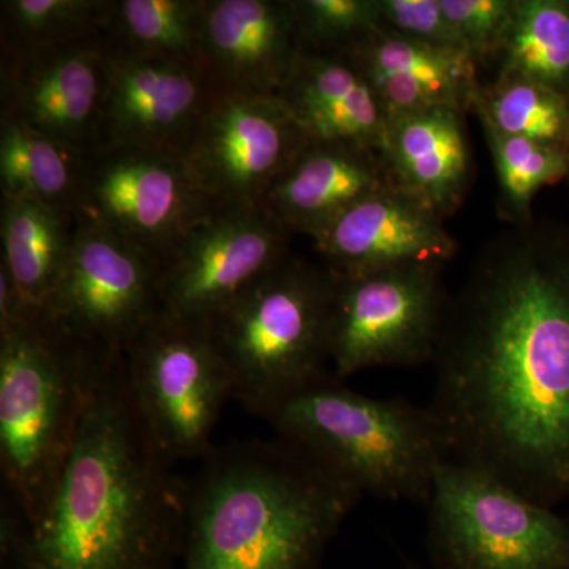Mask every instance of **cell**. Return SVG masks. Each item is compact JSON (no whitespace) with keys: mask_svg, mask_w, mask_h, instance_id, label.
Here are the masks:
<instances>
[{"mask_svg":"<svg viewBox=\"0 0 569 569\" xmlns=\"http://www.w3.org/2000/svg\"><path fill=\"white\" fill-rule=\"evenodd\" d=\"M81 153L0 116L2 197H32L74 213Z\"/></svg>","mask_w":569,"mask_h":569,"instance_id":"d4e9b609","label":"cell"},{"mask_svg":"<svg viewBox=\"0 0 569 569\" xmlns=\"http://www.w3.org/2000/svg\"><path fill=\"white\" fill-rule=\"evenodd\" d=\"M302 51L343 54L380 29L377 0H293Z\"/></svg>","mask_w":569,"mask_h":569,"instance_id":"f1b7e54d","label":"cell"},{"mask_svg":"<svg viewBox=\"0 0 569 569\" xmlns=\"http://www.w3.org/2000/svg\"><path fill=\"white\" fill-rule=\"evenodd\" d=\"M408 569H421V568L417 567V565H410V567H408Z\"/></svg>","mask_w":569,"mask_h":569,"instance_id":"1f68e13d","label":"cell"},{"mask_svg":"<svg viewBox=\"0 0 569 569\" xmlns=\"http://www.w3.org/2000/svg\"><path fill=\"white\" fill-rule=\"evenodd\" d=\"M110 0H2V52H24L102 36Z\"/></svg>","mask_w":569,"mask_h":569,"instance_id":"83f0119b","label":"cell"},{"mask_svg":"<svg viewBox=\"0 0 569 569\" xmlns=\"http://www.w3.org/2000/svg\"><path fill=\"white\" fill-rule=\"evenodd\" d=\"M568 179H569V174H568Z\"/></svg>","mask_w":569,"mask_h":569,"instance_id":"836d02e7","label":"cell"},{"mask_svg":"<svg viewBox=\"0 0 569 569\" xmlns=\"http://www.w3.org/2000/svg\"><path fill=\"white\" fill-rule=\"evenodd\" d=\"M132 402L171 459H203L233 383L204 321L160 310L123 351Z\"/></svg>","mask_w":569,"mask_h":569,"instance_id":"ba28073f","label":"cell"},{"mask_svg":"<svg viewBox=\"0 0 569 569\" xmlns=\"http://www.w3.org/2000/svg\"><path fill=\"white\" fill-rule=\"evenodd\" d=\"M26 309L0 323V470L24 527L39 520L111 355Z\"/></svg>","mask_w":569,"mask_h":569,"instance_id":"277c9868","label":"cell"},{"mask_svg":"<svg viewBox=\"0 0 569 569\" xmlns=\"http://www.w3.org/2000/svg\"><path fill=\"white\" fill-rule=\"evenodd\" d=\"M142 425L111 355L93 385L80 432L36 523L2 518L11 569H173L181 561L190 481Z\"/></svg>","mask_w":569,"mask_h":569,"instance_id":"7a4b0ae2","label":"cell"},{"mask_svg":"<svg viewBox=\"0 0 569 569\" xmlns=\"http://www.w3.org/2000/svg\"><path fill=\"white\" fill-rule=\"evenodd\" d=\"M2 568L3 569H10L9 567H7V565H2Z\"/></svg>","mask_w":569,"mask_h":569,"instance_id":"d6a6232c","label":"cell"},{"mask_svg":"<svg viewBox=\"0 0 569 569\" xmlns=\"http://www.w3.org/2000/svg\"><path fill=\"white\" fill-rule=\"evenodd\" d=\"M337 276H362L410 263L447 264L458 252L443 217L396 187L359 201L312 238Z\"/></svg>","mask_w":569,"mask_h":569,"instance_id":"2e32d148","label":"cell"},{"mask_svg":"<svg viewBox=\"0 0 569 569\" xmlns=\"http://www.w3.org/2000/svg\"><path fill=\"white\" fill-rule=\"evenodd\" d=\"M471 110L503 133L569 151V100L518 77L479 81Z\"/></svg>","mask_w":569,"mask_h":569,"instance_id":"484cf974","label":"cell"},{"mask_svg":"<svg viewBox=\"0 0 569 569\" xmlns=\"http://www.w3.org/2000/svg\"><path fill=\"white\" fill-rule=\"evenodd\" d=\"M380 29L440 50L463 52L441 0H377Z\"/></svg>","mask_w":569,"mask_h":569,"instance_id":"4dcf8cb0","label":"cell"},{"mask_svg":"<svg viewBox=\"0 0 569 569\" xmlns=\"http://www.w3.org/2000/svg\"><path fill=\"white\" fill-rule=\"evenodd\" d=\"M216 93L200 63L132 58L108 47L97 148L126 146L183 156Z\"/></svg>","mask_w":569,"mask_h":569,"instance_id":"9a60e30c","label":"cell"},{"mask_svg":"<svg viewBox=\"0 0 569 569\" xmlns=\"http://www.w3.org/2000/svg\"><path fill=\"white\" fill-rule=\"evenodd\" d=\"M201 460L182 569H318L362 496L280 438L213 447Z\"/></svg>","mask_w":569,"mask_h":569,"instance_id":"3957f363","label":"cell"},{"mask_svg":"<svg viewBox=\"0 0 569 569\" xmlns=\"http://www.w3.org/2000/svg\"><path fill=\"white\" fill-rule=\"evenodd\" d=\"M348 58L365 73L388 118L433 107L471 110L478 67L463 52L427 47L378 29Z\"/></svg>","mask_w":569,"mask_h":569,"instance_id":"44dd1931","label":"cell"},{"mask_svg":"<svg viewBox=\"0 0 569 569\" xmlns=\"http://www.w3.org/2000/svg\"><path fill=\"white\" fill-rule=\"evenodd\" d=\"M77 216L32 197H2V261L29 309L41 310L61 279Z\"/></svg>","mask_w":569,"mask_h":569,"instance_id":"7402d4cb","label":"cell"},{"mask_svg":"<svg viewBox=\"0 0 569 569\" xmlns=\"http://www.w3.org/2000/svg\"><path fill=\"white\" fill-rule=\"evenodd\" d=\"M427 507L437 568L569 569L568 523L486 471L443 460Z\"/></svg>","mask_w":569,"mask_h":569,"instance_id":"52a82bcc","label":"cell"},{"mask_svg":"<svg viewBox=\"0 0 569 569\" xmlns=\"http://www.w3.org/2000/svg\"><path fill=\"white\" fill-rule=\"evenodd\" d=\"M441 7L479 67L492 61L511 22L516 0H441Z\"/></svg>","mask_w":569,"mask_h":569,"instance_id":"f546056e","label":"cell"},{"mask_svg":"<svg viewBox=\"0 0 569 569\" xmlns=\"http://www.w3.org/2000/svg\"><path fill=\"white\" fill-rule=\"evenodd\" d=\"M213 208L181 153L100 146L82 156L77 219L132 242L160 264Z\"/></svg>","mask_w":569,"mask_h":569,"instance_id":"30bf717a","label":"cell"},{"mask_svg":"<svg viewBox=\"0 0 569 569\" xmlns=\"http://www.w3.org/2000/svg\"><path fill=\"white\" fill-rule=\"evenodd\" d=\"M41 310L86 342L123 353L162 310L160 263L132 242L77 219L61 279Z\"/></svg>","mask_w":569,"mask_h":569,"instance_id":"8fae6325","label":"cell"},{"mask_svg":"<svg viewBox=\"0 0 569 569\" xmlns=\"http://www.w3.org/2000/svg\"><path fill=\"white\" fill-rule=\"evenodd\" d=\"M206 0H110L102 36L111 50L200 63Z\"/></svg>","mask_w":569,"mask_h":569,"instance_id":"603a6c76","label":"cell"},{"mask_svg":"<svg viewBox=\"0 0 569 569\" xmlns=\"http://www.w3.org/2000/svg\"><path fill=\"white\" fill-rule=\"evenodd\" d=\"M477 118L496 167L498 217L509 227L529 222L539 190L568 178L569 151L503 133L488 119Z\"/></svg>","mask_w":569,"mask_h":569,"instance_id":"4316f807","label":"cell"},{"mask_svg":"<svg viewBox=\"0 0 569 569\" xmlns=\"http://www.w3.org/2000/svg\"><path fill=\"white\" fill-rule=\"evenodd\" d=\"M443 268L410 263L362 276L332 272L329 353L337 378L433 361L449 298Z\"/></svg>","mask_w":569,"mask_h":569,"instance_id":"9c48e42d","label":"cell"},{"mask_svg":"<svg viewBox=\"0 0 569 569\" xmlns=\"http://www.w3.org/2000/svg\"><path fill=\"white\" fill-rule=\"evenodd\" d=\"M307 137L380 153L388 116L351 58L302 51L279 93Z\"/></svg>","mask_w":569,"mask_h":569,"instance_id":"ffe728a7","label":"cell"},{"mask_svg":"<svg viewBox=\"0 0 569 569\" xmlns=\"http://www.w3.org/2000/svg\"><path fill=\"white\" fill-rule=\"evenodd\" d=\"M301 52L293 0H206L200 66L217 93L279 97Z\"/></svg>","mask_w":569,"mask_h":569,"instance_id":"e0dca14e","label":"cell"},{"mask_svg":"<svg viewBox=\"0 0 569 569\" xmlns=\"http://www.w3.org/2000/svg\"><path fill=\"white\" fill-rule=\"evenodd\" d=\"M432 362L448 460L546 507L569 493V224L533 217L482 247Z\"/></svg>","mask_w":569,"mask_h":569,"instance_id":"6da1fadb","label":"cell"},{"mask_svg":"<svg viewBox=\"0 0 569 569\" xmlns=\"http://www.w3.org/2000/svg\"><path fill=\"white\" fill-rule=\"evenodd\" d=\"M466 112L433 107L389 116L381 141V162L391 186L445 220L462 208L473 186Z\"/></svg>","mask_w":569,"mask_h":569,"instance_id":"ac0fdd59","label":"cell"},{"mask_svg":"<svg viewBox=\"0 0 569 569\" xmlns=\"http://www.w3.org/2000/svg\"><path fill=\"white\" fill-rule=\"evenodd\" d=\"M335 274L288 254L209 321L233 399L264 418L296 392L331 376L329 316Z\"/></svg>","mask_w":569,"mask_h":569,"instance_id":"8992f818","label":"cell"},{"mask_svg":"<svg viewBox=\"0 0 569 569\" xmlns=\"http://www.w3.org/2000/svg\"><path fill=\"white\" fill-rule=\"evenodd\" d=\"M0 116L71 151L99 146L108 80L103 36L24 52H2Z\"/></svg>","mask_w":569,"mask_h":569,"instance_id":"5bb4252c","label":"cell"},{"mask_svg":"<svg viewBox=\"0 0 569 569\" xmlns=\"http://www.w3.org/2000/svg\"><path fill=\"white\" fill-rule=\"evenodd\" d=\"M307 141L280 97L216 93L182 157L213 206L261 204Z\"/></svg>","mask_w":569,"mask_h":569,"instance_id":"4fadbf2b","label":"cell"},{"mask_svg":"<svg viewBox=\"0 0 569 569\" xmlns=\"http://www.w3.org/2000/svg\"><path fill=\"white\" fill-rule=\"evenodd\" d=\"M496 77L537 82L569 100V0H516Z\"/></svg>","mask_w":569,"mask_h":569,"instance_id":"cb8c5ba5","label":"cell"},{"mask_svg":"<svg viewBox=\"0 0 569 569\" xmlns=\"http://www.w3.org/2000/svg\"><path fill=\"white\" fill-rule=\"evenodd\" d=\"M291 234L263 204L216 206L160 264L162 310L209 323L290 254Z\"/></svg>","mask_w":569,"mask_h":569,"instance_id":"7c38bea8","label":"cell"},{"mask_svg":"<svg viewBox=\"0 0 569 569\" xmlns=\"http://www.w3.org/2000/svg\"><path fill=\"white\" fill-rule=\"evenodd\" d=\"M391 186L380 153L348 142H306L261 204L291 233L310 239L351 206Z\"/></svg>","mask_w":569,"mask_h":569,"instance_id":"d6986e66","label":"cell"},{"mask_svg":"<svg viewBox=\"0 0 569 569\" xmlns=\"http://www.w3.org/2000/svg\"><path fill=\"white\" fill-rule=\"evenodd\" d=\"M277 437L305 451L358 492L426 503L448 460L429 408L351 391L335 373L263 418Z\"/></svg>","mask_w":569,"mask_h":569,"instance_id":"5b68a950","label":"cell"}]
</instances>
